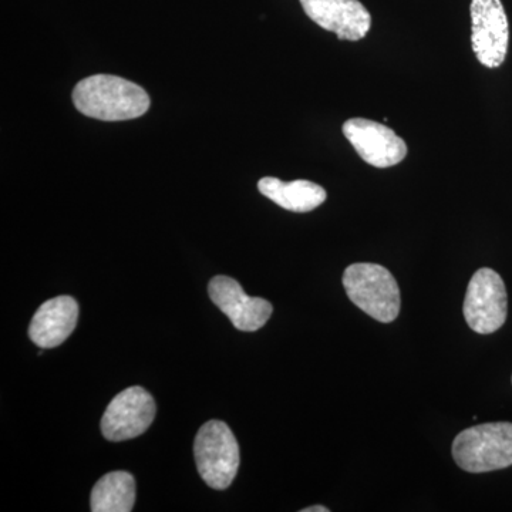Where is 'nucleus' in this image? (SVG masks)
I'll return each mask as SVG.
<instances>
[{"label": "nucleus", "mask_w": 512, "mask_h": 512, "mask_svg": "<svg viewBox=\"0 0 512 512\" xmlns=\"http://www.w3.org/2000/svg\"><path fill=\"white\" fill-rule=\"evenodd\" d=\"M73 103L84 116L101 121L134 120L150 109L143 87L113 74H94L77 83Z\"/></svg>", "instance_id": "nucleus-1"}, {"label": "nucleus", "mask_w": 512, "mask_h": 512, "mask_svg": "<svg viewBox=\"0 0 512 512\" xmlns=\"http://www.w3.org/2000/svg\"><path fill=\"white\" fill-rule=\"evenodd\" d=\"M453 457L467 473H490L512 466V423L478 424L454 439Z\"/></svg>", "instance_id": "nucleus-2"}, {"label": "nucleus", "mask_w": 512, "mask_h": 512, "mask_svg": "<svg viewBox=\"0 0 512 512\" xmlns=\"http://www.w3.org/2000/svg\"><path fill=\"white\" fill-rule=\"evenodd\" d=\"M350 301L377 322L390 323L400 312V289L389 269L377 264H353L343 274Z\"/></svg>", "instance_id": "nucleus-3"}, {"label": "nucleus", "mask_w": 512, "mask_h": 512, "mask_svg": "<svg viewBox=\"0 0 512 512\" xmlns=\"http://www.w3.org/2000/svg\"><path fill=\"white\" fill-rule=\"evenodd\" d=\"M194 456L202 480L214 490H225L237 477L241 461L238 441L224 421L211 420L201 427Z\"/></svg>", "instance_id": "nucleus-4"}, {"label": "nucleus", "mask_w": 512, "mask_h": 512, "mask_svg": "<svg viewBox=\"0 0 512 512\" xmlns=\"http://www.w3.org/2000/svg\"><path fill=\"white\" fill-rule=\"evenodd\" d=\"M508 315L507 289L503 278L490 268L478 269L468 284L464 318L480 335H490L504 325Z\"/></svg>", "instance_id": "nucleus-5"}, {"label": "nucleus", "mask_w": 512, "mask_h": 512, "mask_svg": "<svg viewBox=\"0 0 512 512\" xmlns=\"http://www.w3.org/2000/svg\"><path fill=\"white\" fill-rule=\"evenodd\" d=\"M471 43L478 62L497 69L507 57L510 43L507 13L501 0L471 2Z\"/></svg>", "instance_id": "nucleus-6"}, {"label": "nucleus", "mask_w": 512, "mask_h": 512, "mask_svg": "<svg viewBox=\"0 0 512 512\" xmlns=\"http://www.w3.org/2000/svg\"><path fill=\"white\" fill-rule=\"evenodd\" d=\"M156 417V402L143 387H128L117 394L101 417V433L109 441L136 439Z\"/></svg>", "instance_id": "nucleus-7"}, {"label": "nucleus", "mask_w": 512, "mask_h": 512, "mask_svg": "<svg viewBox=\"0 0 512 512\" xmlns=\"http://www.w3.org/2000/svg\"><path fill=\"white\" fill-rule=\"evenodd\" d=\"M342 130L360 158L373 167H393L407 156L403 138L376 121L356 117L346 121Z\"/></svg>", "instance_id": "nucleus-8"}, {"label": "nucleus", "mask_w": 512, "mask_h": 512, "mask_svg": "<svg viewBox=\"0 0 512 512\" xmlns=\"http://www.w3.org/2000/svg\"><path fill=\"white\" fill-rule=\"evenodd\" d=\"M211 301L228 316L232 325L242 332H256L271 318V303L262 298H251L242 286L229 276L218 275L208 285Z\"/></svg>", "instance_id": "nucleus-9"}, {"label": "nucleus", "mask_w": 512, "mask_h": 512, "mask_svg": "<svg viewBox=\"0 0 512 512\" xmlns=\"http://www.w3.org/2000/svg\"><path fill=\"white\" fill-rule=\"evenodd\" d=\"M301 5L309 19L340 40L357 42L372 28V16L359 0H301Z\"/></svg>", "instance_id": "nucleus-10"}, {"label": "nucleus", "mask_w": 512, "mask_h": 512, "mask_svg": "<svg viewBox=\"0 0 512 512\" xmlns=\"http://www.w3.org/2000/svg\"><path fill=\"white\" fill-rule=\"evenodd\" d=\"M79 319V305L72 296H57L43 303L29 326V338L42 349L57 348L72 335Z\"/></svg>", "instance_id": "nucleus-11"}, {"label": "nucleus", "mask_w": 512, "mask_h": 512, "mask_svg": "<svg viewBox=\"0 0 512 512\" xmlns=\"http://www.w3.org/2000/svg\"><path fill=\"white\" fill-rule=\"evenodd\" d=\"M258 190L279 207L292 212H311L328 198L319 184L306 180L285 183L279 178L264 177L259 180Z\"/></svg>", "instance_id": "nucleus-12"}, {"label": "nucleus", "mask_w": 512, "mask_h": 512, "mask_svg": "<svg viewBox=\"0 0 512 512\" xmlns=\"http://www.w3.org/2000/svg\"><path fill=\"white\" fill-rule=\"evenodd\" d=\"M136 503V480L127 471H113L97 481L90 497L93 512H130Z\"/></svg>", "instance_id": "nucleus-13"}, {"label": "nucleus", "mask_w": 512, "mask_h": 512, "mask_svg": "<svg viewBox=\"0 0 512 512\" xmlns=\"http://www.w3.org/2000/svg\"><path fill=\"white\" fill-rule=\"evenodd\" d=\"M302 512H329V508L323 507V505H315V507L305 508Z\"/></svg>", "instance_id": "nucleus-14"}]
</instances>
